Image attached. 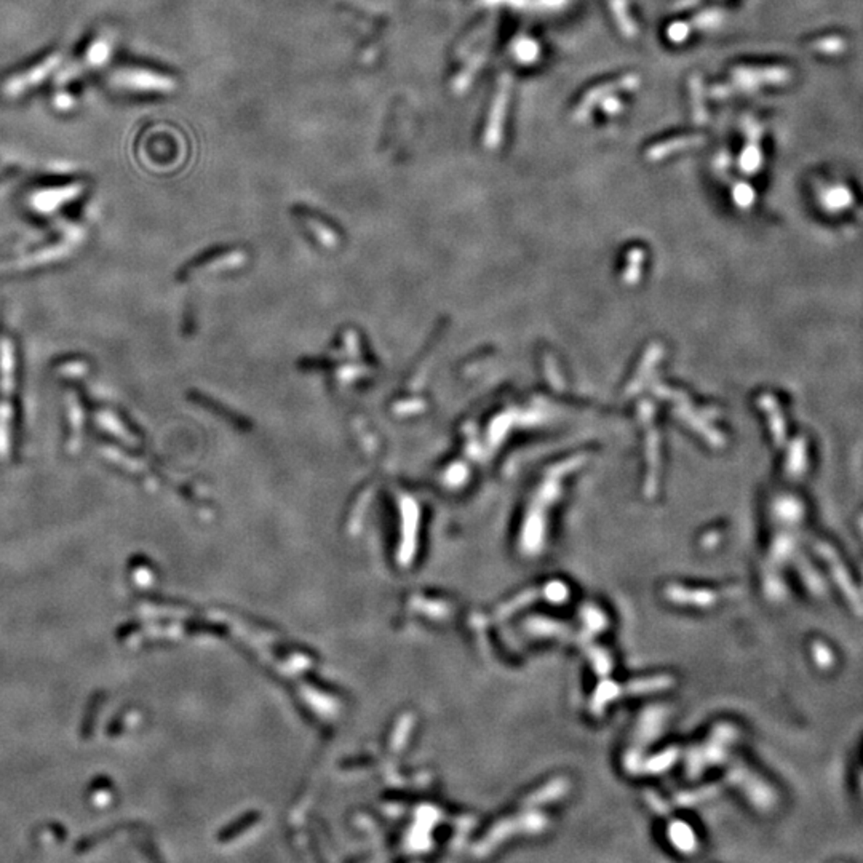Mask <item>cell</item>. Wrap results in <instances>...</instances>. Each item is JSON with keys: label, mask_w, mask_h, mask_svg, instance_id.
<instances>
[{"label": "cell", "mask_w": 863, "mask_h": 863, "mask_svg": "<svg viewBox=\"0 0 863 863\" xmlns=\"http://www.w3.org/2000/svg\"><path fill=\"white\" fill-rule=\"evenodd\" d=\"M512 53L515 60L521 62V65H531V62L539 60L541 48H539V44L536 40L529 37H518L512 44Z\"/></svg>", "instance_id": "10"}, {"label": "cell", "mask_w": 863, "mask_h": 863, "mask_svg": "<svg viewBox=\"0 0 863 863\" xmlns=\"http://www.w3.org/2000/svg\"><path fill=\"white\" fill-rule=\"evenodd\" d=\"M641 79L636 74H627L622 75V77H619L616 80H611V82L601 84L598 86H593L592 90H588L587 93L584 95V98L581 100V103L577 104L574 114H572V120L574 121H584L585 119L588 117L590 114H592L593 109L598 106V104L605 100V98L616 95L617 91H631L635 88H638L640 86Z\"/></svg>", "instance_id": "3"}, {"label": "cell", "mask_w": 863, "mask_h": 863, "mask_svg": "<svg viewBox=\"0 0 863 863\" xmlns=\"http://www.w3.org/2000/svg\"><path fill=\"white\" fill-rule=\"evenodd\" d=\"M744 131L746 135L745 147L740 154L739 168L745 175H755L763 165V150H761V136L763 126L760 121H756L751 117H745L744 120Z\"/></svg>", "instance_id": "4"}, {"label": "cell", "mask_w": 863, "mask_h": 863, "mask_svg": "<svg viewBox=\"0 0 863 863\" xmlns=\"http://www.w3.org/2000/svg\"><path fill=\"white\" fill-rule=\"evenodd\" d=\"M489 48H491V45L486 44V47H483L482 50H478L477 53H475L470 58V61L467 62V65L464 66V69H462V71H461V74L457 75V79L454 80V90L456 91H459V93H461V91H464V90L468 88V85H470L473 77H475V75H477L478 69L485 65L486 60H488Z\"/></svg>", "instance_id": "7"}, {"label": "cell", "mask_w": 863, "mask_h": 863, "mask_svg": "<svg viewBox=\"0 0 863 863\" xmlns=\"http://www.w3.org/2000/svg\"><path fill=\"white\" fill-rule=\"evenodd\" d=\"M512 84H513V77L510 74L501 75L499 84H497L494 100H492V104H491L488 124H486L485 138H483L485 147L489 150H496L502 143L503 124H506L507 107H508V101H510Z\"/></svg>", "instance_id": "2"}, {"label": "cell", "mask_w": 863, "mask_h": 863, "mask_svg": "<svg viewBox=\"0 0 863 863\" xmlns=\"http://www.w3.org/2000/svg\"><path fill=\"white\" fill-rule=\"evenodd\" d=\"M610 8L614 15V20H616L619 31L622 32V36L627 39H635L636 34H638V27H636L635 21L631 20V16L628 13L627 0H610Z\"/></svg>", "instance_id": "8"}, {"label": "cell", "mask_w": 863, "mask_h": 863, "mask_svg": "<svg viewBox=\"0 0 863 863\" xmlns=\"http://www.w3.org/2000/svg\"><path fill=\"white\" fill-rule=\"evenodd\" d=\"M810 47H812L815 51H820V53H824V55H838V53H843V51L845 50V40L838 36H828V37H822L819 40H814Z\"/></svg>", "instance_id": "12"}, {"label": "cell", "mask_w": 863, "mask_h": 863, "mask_svg": "<svg viewBox=\"0 0 863 863\" xmlns=\"http://www.w3.org/2000/svg\"><path fill=\"white\" fill-rule=\"evenodd\" d=\"M791 79V72L780 66H739L732 71L731 84H720L711 88L715 100L729 98L739 91H751L764 85H784Z\"/></svg>", "instance_id": "1"}, {"label": "cell", "mask_w": 863, "mask_h": 863, "mask_svg": "<svg viewBox=\"0 0 863 863\" xmlns=\"http://www.w3.org/2000/svg\"><path fill=\"white\" fill-rule=\"evenodd\" d=\"M689 93H691V109H692V120L696 125H705L709 121V112L705 106V88L704 82L699 74H694L689 77Z\"/></svg>", "instance_id": "6"}, {"label": "cell", "mask_w": 863, "mask_h": 863, "mask_svg": "<svg viewBox=\"0 0 863 863\" xmlns=\"http://www.w3.org/2000/svg\"><path fill=\"white\" fill-rule=\"evenodd\" d=\"M600 104H603V111H605L606 114H610V115H616V114H619V112L622 111V107H624L622 101L619 100L617 96H612V95H611V96H607V98H605V100L601 101Z\"/></svg>", "instance_id": "15"}, {"label": "cell", "mask_w": 863, "mask_h": 863, "mask_svg": "<svg viewBox=\"0 0 863 863\" xmlns=\"http://www.w3.org/2000/svg\"><path fill=\"white\" fill-rule=\"evenodd\" d=\"M691 31H692V27L689 26V22L678 21V22H673V25L668 26L667 36H668V39L671 40V42L681 44V42H685V40L689 36H691Z\"/></svg>", "instance_id": "13"}, {"label": "cell", "mask_w": 863, "mask_h": 863, "mask_svg": "<svg viewBox=\"0 0 863 863\" xmlns=\"http://www.w3.org/2000/svg\"><path fill=\"white\" fill-rule=\"evenodd\" d=\"M734 199L740 206H749L755 199V192L746 183H737L734 187Z\"/></svg>", "instance_id": "14"}, {"label": "cell", "mask_w": 863, "mask_h": 863, "mask_svg": "<svg viewBox=\"0 0 863 863\" xmlns=\"http://www.w3.org/2000/svg\"><path fill=\"white\" fill-rule=\"evenodd\" d=\"M699 0H680V2H676V10H687L694 7V5H697Z\"/></svg>", "instance_id": "17"}, {"label": "cell", "mask_w": 863, "mask_h": 863, "mask_svg": "<svg viewBox=\"0 0 863 863\" xmlns=\"http://www.w3.org/2000/svg\"><path fill=\"white\" fill-rule=\"evenodd\" d=\"M705 143L702 135H686V136H675L670 140L660 141L646 150V159L650 162H660L670 157V155L685 152L689 149H697Z\"/></svg>", "instance_id": "5"}, {"label": "cell", "mask_w": 863, "mask_h": 863, "mask_svg": "<svg viewBox=\"0 0 863 863\" xmlns=\"http://www.w3.org/2000/svg\"><path fill=\"white\" fill-rule=\"evenodd\" d=\"M723 20H724V13L721 10H718V8L704 10V11H700L699 15L694 16L691 21H689V26H691L692 29L704 31V29H713L716 26H720Z\"/></svg>", "instance_id": "11"}, {"label": "cell", "mask_w": 863, "mask_h": 863, "mask_svg": "<svg viewBox=\"0 0 863 863\" xmlns=\"http://www.w3.org/2000/svg\"><path fill=\"white\" fill-rule=\"evenodd\" d=\"M480 2L485 5H491V7H497V5H508V7H515V8H525L526 4H528V0H480Z\"/></svg>", "instance_id": "16"}, {"label": "cell", "mask_w": 863, "mask_h": 863, "mask_svg": "<svg viewBox=\"0 0 863 863\" xmlns=\"http://www.w3.org/2000/svg\"><path fill=\"white\" fill-rule=\"evenodd\" d=\"M822 204L828 210H841V208H848L852 204V194L848 187L838 184V186H831L822 192Z\"/></svg>", "instance_id": "9"}]
</instances>
